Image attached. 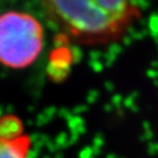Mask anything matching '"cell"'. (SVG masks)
I'll return each instance as SVG.
<instances>
[{"label": "cell", "mask_w": 158, "mask_h": 158, "mask_svg": "<svg viewBox=\"0 0 158 158\" xmlns=\"http://www.w3.org/2000/svg\"><path fill=\"white\" fill-rule=\"evenodd\" d=\"M59 27L87 42L121 34L134 17V0H42Z\"/></svg>", "instance_id": "1"}, {"label": "cell", "mask_w": 158, "mask_h": 158, "mask_svg": "<svg viewBox=\"0 0 158 158\" xmlns=\"http://www.w3.org/2000/svg\"><path fill=\"white\" fill-rule=\"evenodd\" d=\"M44 48V28L33 15L10 11L0 14V63L21 69L31 66Z\"/></svg>", "instance_id": "2"}, {"label": "cell", "mask_w": 158, "mask_h": 158, "mask_svg": "<svg viewBox=\"0 0 158 158\" xmlns=\"http://www.w3.org/2000/svg\"><path fill=\"white\" fill-rule=\"evenodd\" d=\"M31 139L25 134L0 136V158H29Z\"/></svg>", "instance_id": "3"}]
</instances>
